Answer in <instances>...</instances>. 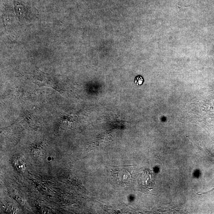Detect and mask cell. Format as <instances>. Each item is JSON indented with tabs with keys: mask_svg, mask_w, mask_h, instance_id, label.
<instances>
[{
	"mask_svg": "<svg viewBox=\"0 0 214 214\" xmlns=\"http://www.w3.org/2000/svg\"><path fill=\"white\" fill-rule=\"evenodd\" d=\"M135 82L137 85H142L144 82L143 77L141 76H138L135 78Z\"/></svg>",
	"mask_w": 214,
	"mask_h": 214,
	"instance_id": "2",
	"label": "cell"
},
{
	"mask_svg": "<svg viewBox=\"0 0 214 214\" xmlns=\"http://www.w3.org/2000/svg\"><path fill=\"white\" fill-rule=\"evenodd\" d=\"M114 173L117 177V179L120 181L125 183H129L130 180L131 174L129 170L125 168H117L114 170Z\"/></svg>",
	"mask_w": 214,
	"mask_h": 214,
	"instance_id": "1",
	"label": "cell"
}]
</instances>
